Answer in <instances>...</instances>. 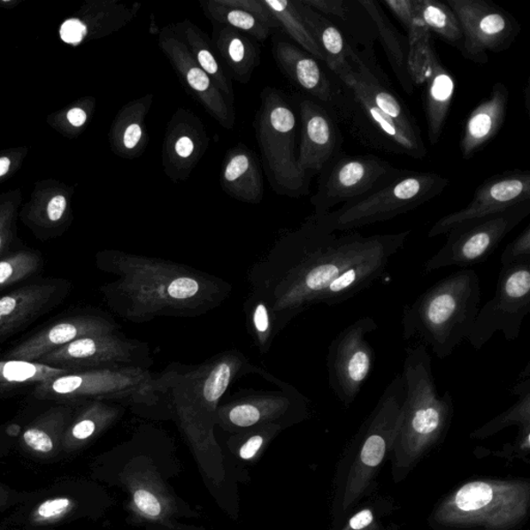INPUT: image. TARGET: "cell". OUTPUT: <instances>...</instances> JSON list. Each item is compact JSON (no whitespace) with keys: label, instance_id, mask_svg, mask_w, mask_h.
Returning <instances> with one entry per match:
<instances>
[{"label":"cell","instance_id":"1","mask_svg":"<svg viewBox=\"0 0 530 530\" xmlns=\"http://www.w3.org/2000/svg\"><path fill=\"white\" fill-rule=\"evenodd\" d=\"M411 234L337 235L314 215L288 240L289 265L285 302L289 316L310 304L342 303L385 275Z\"/></svg>","mask_w":530,"mask_h":530},{"label":"cell","instance_id":"2","mask_svg":"<svg viewBox=\"0 0 530 530\" xmlns=\"http://www.w3.org/2000/svg\"><path fill=\"white\" fill-rule=\"evenodd\" d=\"M480 296L474 271L461 270L443 278L404 306L403 338L417 339L438 358H447L471 334Z\"/></svg>","mask_w":530,"mask_h":530},{"label":"cell","instance_id":"3","mask_svg":"<svg viewBox=\"0 0 530 530\" xmlns=\"http://www.w3.org/2000/svg\"><path fill=\"white\" fill-rule=\"evenodd\" d=\"M253 127L262 170L273 191L290 198L306 196L311 176L297 164V115L291 97L276 88L262 89Z\"/></svg>","mask_w":530,"mask_h":530},{"label":"cell","instance_id":"4","mask_svg":"<svg viewBox=\"0 0 530 530\" xmlns=\"http://www.w3.org/2000/svg\"><path fill=\"white\" fill-rule=\"evenodd\" d=\"M449 185V181L441 174L404 170L399 178L380 190L317 218L333 233H344L417 210L440 196Z\"/></svg>","mask_w":530,"mask_h":530},{"label":"cell","instance_id":"5","mask_svg":"<svg viewBox=\"0 0 530 530\" xmlns=\"http://www.w3.org/2000/svg\"><path fill=\"white\" fill-rule=\"evenodd\" d=\"M403 172L377 156L340 154L320 173L319 188L311 198L314 216H325L337 205L368 196Z\"/></svg>","mask_w":530,"mask_h":530},{"label":"cell","instance_id":"6","mask_svg":"<svg viewBox=\"0 0 530 530\" xmlns=\"http://www.w3.org/2000/svg\"><path fill=\"white\" fill-rule=\"evenodd\" d=\"M530 215V201L501 212L474 219L449 231L448 241L424 265L427 273L483 264L501 245L504 237Z\"/></svg>","mask_w":530,"mask_h":530},{"label":"cell","instance_id":"7","mask_svg":"<svg viewBox=\"0 0 530 530\" xmlns=\"http://www.w3.org/2000/svg\"><path fill=\"white\" fill-rule=\"evenodd\" d=\"M530 312V260L503 266L495 296L479 310L468 342L482 349L497 332L508 341L519 337Z\"/></svg>","mask_w":530,"mask_h":530},{"label":"cell","instance_id":"8","mask_svg":"<svg viewBox=\"0 0 530 530\" xmlns=\"http://www.w3.org/2000/svg\"><path fill=\"white\" fill-rule=\"evenodd\" d=\"M446 4L460 23V52L472 63H488V53L508 50L521 33L520 23L513 15L486 0H447Z\"/></svg>","mask_w":530,"mask_h":530},{"label":"cell","instance_id":"9","mask_svg":"<svg viewBox=\"0 0 530 530\" xmlns=\"http://www.w3.org/2000/svg\"><path fill=\"white\" fill-rule=\"evenodd\" d=\"M377 328L379 326L373 317H362L341 331L328 346V382L346 407L357 398L373 373L375 351L367 337Z\"/></svg>","mask_w":530,"mask_h":530},{"label":"cell","instance_id":"10","mask_svg":"<svg viewBox=\"0 0 530 530\" xmlns=\"http://www.w3.org/2000/svg\"><path fill=\"white\" fill-rule=\"evenodd\" d=\"M272 52L278 69L292 85L326 107L338 121L347 123L350 111L349 90L328 76L319 60L284 40L273 39Z\"/></svg>","mask_w":530,"mask_h":530},{"label":"cell","instance_id":"11","mask_svg":"<svg viewBox=\"0 0 530 530\" xmlns=\"http://www.w3.org/2000/svg\"><path fill=\"white\" fill-rule=\"evenodd\" d=\"M344 85V84H343ZM350 99L349 125L353 136L367 148L422 160L427 148L422 136L408 132L397 121L377 108L362 90L347 84Z\"/></svg>","mask_w":530,"mask_h":530},{"label":"cell","instance_id":"12","mask_svg":"<svg viewBox=\"0 0 530 530\" xmlns=\"http://www.w3.org/2000/svg\"><path fill=\"white\" fill-rule=\"evenodd\" d=\"M530 201V172L511 170L491 176L475 190L471 204L446 215L429 231V237L448 234L458 225L474 219L501 214Z\"/></svg>","mask_w":530,"mask_h":530},{"label":"cell","instance_id":"13","mask_svg":"<svg viewBox=\"0 0 530 530\" xmlns=\"http://www.w3.org/2000/svg\"><path fill=\"white\" fill-rule=\"evenodd\" d=\"M157 44L173 65L187 93L224 129L233 130L236 123L235 106L231 105L214 81L200 68L172 26L161 30Z\"/></svg>","mask_w":530,"mask_h":530},{"label":"cell","instance_id":"14","mask_svg":"<svg viewBox=\"0 0 530 530\" xmlns=\"http://www.w3.org/2000/svg\"><path fill=\"white\" fill-rule=\"evenodd\" d=\"M210 146L205 125L196 114L179 108L168 121L162 144V166L170 181L190 178Z\"/></svg>","mask_w":530,"mask_h":530},{"label":"cell","instance_id":"15","mask_svg":"<svg viewBox=\"0 0 530 530\" xmlns=\"http://www.w3.org/2000/svg\"><path fill=\"white\" fill-rule=\"evenodd\" d=\"M298 112L302 124L297 148L298 167L310 176L320 173L341 154L343 138L339 121L326 107L310 97H301Z\"/></svg>","mask_w":530,"mask_h":530},{"label":"cell","instance_id":"16","mask_svg":"<svg viewBox=\"0 0 530 530\" xmlns=\"http://www.w3.org/2000/svg\"><path fill=\"white\" fill-rule=\"evenodd\" d=\"M64 288L58 281H44L0 297V339L10 337L49 312L65 296Z\"/></svg>","mask_w":530,"mask_h":530},{"label":"cell","instance_id":"17","mask_svg":"<svg viewBox=\"0 0 530 530\" xmlns=\"http://www.w3.org/2000/svg\"><path fill=\"white\" fill-rule=\"evenodd\" d=\"M127 386L126 377L109 369L88 370L65 374L36 385V399L71 404L88 398L109 397Z\"/></svg>","mask_w":530,"mask_h":530},{"label":"cell","instance_id":"18","mask_svg":"<svg viewBox=\"0 0 530 530\" xmlns=\"http://www.w3.org/2000/svg\"><path fill=\"white\" fill-rule=\"evenodd\" d=\"M112 330L106 320L95 316H73L57 321L44 330L23 341L10 350L5 357L18 361L39 362L48 353L77 339L95 334H108Z\"/></svg>","mask_w":530,"mask_h":530},{"label":"cell","instance_id":"19","mask_svg":"<svg viewBox=\"0 0 530 530\" xmlns=\"http://www.w3.org/2000/svg\"><path fill=\"white\" fill-rule=\"evenodd\" d=\"M127 345L111 334H95L73 341L41 357L38 363L69 371L94 370L103 365L123 361Z\"/></svg>","mask_w":530,"mask_h":530},{"label":"cell","instance_id":"20","mask_svg":"<svg viewBox=\"0 0 530 530\" xmlns=\"http://www.w3.org/2000/svg\"><path fill=\"white\" fill-rule=\"evenodd\" d=\"M220 186L225 194L243 204H258L264 200V170L257 154L245 143H237L225 154Z\"/></svg>","mask_w":530,"mask_h":530},{"label":"cell","instance_id":"21","mask_svg":"<svg viewBox=\"0 0 530 530\" xmlns=\"http://www.w3.org/2000/svg\"><path fill=\"white\" fill-rule=\"evenodd\" d=\"M510 90L503 82L493 85L489 97L469 114L463 126L460 150L465 160H471L482 150L499 131L507 119Z\"/></svg>","mask_w":530,"mask_h":530},{"label":"cell","instance_id":"22","mask_svg":"<svg viewBox=\"0 0 530 530\" xmlns=\"http://www.w3.org/2000/svg\"><path fill=\"white\" fill-rule=\"evenodd\" d=\"M424 107L427 119L428 138L432 145L440 142L456 93V81L444 68L432 42L423 64Z\"/></svg>","mask_w":530,"mask_h":530},{"label":"cell","instance_id":"23","mask_svg":"<svg viewBox=\"0 0 530 530\" xmlns=\"http://www.w3.org/2000/svg\"><path fill=\"white\" fill-rule=\"evenodd\" d=\"M298 13L319 45L325 64L334 77L341 82L355 72L357 58L362 52L345 38V35L326 17L303 4L302 0H295Z\"/></svg>","mask_w":530,"mask_h":530},{"label":"cell","instance_id":"24","mask_svg":"<svg viewBox=\"0 0 530 530\" xmlns=\"http://www.w3.org/2000/svg\"><path fill=\"white\" fill-rule=\"evenodd\" d=\"M211 44L227 65L229 77L241 84H248L261 64L257 42L240 30L212 23Z\"/></svg>","mask_w":530,"mask_h":530},{"label":"cell","instance_id":"25","mask_svg":"<svg viewBox=\"0 0 530 530\" xmlns=\"http://www.w3.org/2000/svg\"><path fill=\"white\" fill-rule=\"evenodd\" d=\"M75 408L59 404L49 408L27 426L20 436L21 447L30 455L42 459H51L63 454L62 442Z\"/></svg>","mask_w":530,"mask_h":530},{"label":"cell","instance_id":"26","mask_svg":"<svg viewBox=\"0 0 530 530\" xmlns=\"http://www.w3.org/2000/svg\"><path fill=\"white\" fill-rule=\"evenodd\" d=\"M155 102L154 94H146L121 109L113 129V149L124 158L142 157L150 143L146 119Z\"/></svg>","mask_w":530,"mask_h":530},{"label":"cell","instance_id":"27","mask_svg":"<svg viewBox=\"0 0 530 530\" xmlns=\"http://www.w3.org/2000/svg\"><path fill=\"white\" fill-rule=\"evenodd\" d=\"M302 3L328 20L342 23L339 29L353 46L363 45L368 52L373 51L376 27L357 0H302Z\"/></svg>","mask_w":530,"mask_h":530},{"label":"cell","instance_id":"28","mask_svg":"<svg viewBox=\"0 0 530 530\" xmlns=\"http://www.w3.org/2000/svg\"><path fill=\"white\" fill-rule=\"evenodd\" d=\"M357 2L373 21L377 38L380 39L383 49H385L388 63L391 65L401 88L408 95H412L416 87H414L410 69H408L407 38L394 27L380 3L374 2V0H357Z\"/></svg>","mask_w":530,"mask_h":530},{"label":"cell","instance_id":"29","mask_svg":"<svg viewBox=\"0 0 530 530\" xmlns=\"http://www.w3.org/2000/svg\"><path fill=\"white\" fill-rule=\"evenodd\" d=\"M172 27L176 35L184 42L200 68L210 76L231 105L234 106L235 95L233 82H231L227 73L225 72L220 58L217 57L215 49L206 33L197 24L188 19L182 20Z\"/></svg>","mask_w":530,"mask_h":530},{"label":"cell","instance_id":"30","mask_svg":"<svg viewBox=\"0 0 530 530\" xmlns=\"http://www.w3.org/2000/svg\"><path fill=\"white\" fill-rule=\"evenodd\" d=\"M387 8L406 30L408 41V69L414 87L422 85L423 64L432 44L431 32L419 14L416 0H385Z\"/></svg>","mask_w":530,"mask_h":530},{"label":"cell","instance_id":"31","mask_svg":"<svg viewBox=\"0 0 530 530\" xmlns=\"http://www.w3.org/2000/svg\"><path fill=\"white\" fill-rule=\"evenodd\" d=\"M199 7L211 23L224 24V26L234 27L251 36L255 41L265 42L272 35L273 29L254 15L241 9L229 7V5L222 4L221 0L200 2Z\"/></svg>","mask_w":530,"mask_h":530},{"label":"cell","instance_id":"32","mask_svg":"<svg viewBox=\"0 0 530 530\" xmlns=\"http://www.w3.org/2000/svg\"><path fill=\"white\" fill-rule=\"evenodd\" d=\"M264 3L275 18L279 28H281L310 56L325 62L319 45L316 44L302 16L298 13L295 0H264Z\"/></svg>","mask_w":530,"mask_h":530},{"label":"cell","instance_id":"33","mask_svg":"<svg viewBox=\"0 0 530 530\" xmlns=\"http://www.w3.org/2000/svg\"><path fill=\"white\" fill-rule=\"evenodd\" d=\"M420 18L431 33L461 51L463 34L458 18L446 3L440 0H416Z\"/></svg>","mask_w":530,"mask_h":530},{"label":"cell","instance_id":"34","mask_svg":"<svg viewBox=\"0 0 530 530\" xmlns=\"http://www.w3.org/2000/svg\"><path fill=\"white\" fill-rule=\"evenodd\" d=\"M111 412L105 406L94 403L73 416L63 437L62 452L70 454L93 438L105 426Z\"/></svg>","mask_w":530,"mask_h":530},{"label":"cell","instance_id":"35","mask_svg":"<svg viewBox=\"0 0 530 530\" xmlns=\"http://www.w3.org/2000/svg\"><path fill=\"white\" fill-rule=\"evenodd\" d=\"M70 373L69 371L36 362L18 359L0 361V385L3 386H36Z\"/></svg>","mask_w":530,"mask_h":530},{"label":"cell","instance_id":"36","mask_svg":"<svg viewBox=\"0 0 530 530\" xmlns=\"http://www.w3.org/2000/svg\"><path fill=\"white\" fill-rule=\"evenodd\" d=\"M42 261L33 252H17L0 259V291L40 271Z\"/></svg>","mask_w":530,"mask_h":530},{"label":"cell","instance_id":"37","mask_svg":"<svg viewBox=\"0 0 530 530\" xmlns=\"http://www.w3.org/2000/svg\"><path fill=\"white\" fill-rule=\"evenodd\" d=\"M493 491L488 484L473 482L462 487L456 495V504L465 511H478L492 501Z\"/></svg>","mask_w":530,"mask_h":530},{"label":"cell","instance_id":"38","mask_svg":"<svg viewBox=\"0 0 530 530\" xmlns=\"http://www.w3.org/2000/svg\"><path fill=\"white\" fill-rule=\"evenodd\" d=\"M231 376H233V370H231L230 365L228 363L219 364L204 382V396L206 401L215 403L220 399L227 392Z\"/></svg>","mask_w":530,"mask_h":530},{"label":"cell","instance_id":"39","mask_svg":"<svg viewBox=\"0 0 530 530\" xmlns=\"http://www.w3.org/2000/svg\"><path fill=\"white\" fill-rule=\"evenodd\" d=\"M530 260V225L505 247L502 254L503 266L517 264V262Z\"/></svg>","mask_w":530,"mask_h":530},{"label":"cell","instance_id":"40","mask_svg":"<svg viewBox=\"0 0 530 530\" xmlns=\"http://www.w3.org/2000/svg\"><path fill=\"white\" fill-rule=\"evenodd\" d=\"M222 4L229 7L241 9L254 15L262 23L271 29L279 28L275 18L273 17L269 9L265 7L264 0H221Z\"/></svg>","mask_w":530,"mask_h":530},{"label":"cell","instance_id":"41","mask_svg":"<svg viewBox=\"0 0 530 530\" xmlns=\"http://www.w3.org/2000/svg\"><path fill=\"white\" fill-rule=\"evenodd\" d=\"M387 449V443L385 437H383L379 432H373L365 441L361 459L365 465L376 466L379 465L383 456H385Z\"/></svg>","mask_w":530,"mask_h":530},{"label":"cell","instance_id":"42","mask_svg":"<svg viewBox=\"0 0 530 530\" xmlns=\"http://www.w3.org/2000/svg\"><path fill=\"white\" fill-rule=\"evenodd\" d=\"M168 295L174 300H188L198 294L199 284L196 280L181 277L173 280L168 286Z\"/></svg>","mask_w":530,"mask_h":530},{"label":"cell","instance_id":"43","mask_svg":"<svg viewBox=\"0 0 530 530\" xmlns=\"http://www.w3.org/2000/svg\"><path fill=\"white\" fill-rule=\"evenodd\" d=\"M231 423L239 427H250L260 419V411L251 404L237 405L229 412Z\"/></svg>","mask_w":530,"mask_h":530},{"label":"cell","instance_id":"44","mask_svg":"<svg viewBox=\"0 0 530 530\" xmlns=\"http://www.w3.org/2000/svg\"><path fill=\"white\" fill-rule=\"evenodd\" d=\"M134 503H135L136 507L145 515L157 517L161 514L162 507L160 502L149 491L143 489L137 490L135 495H134Z\"/></svg>","mask_w":530,"mask_h":530},{"label":"cell","instance_id":"45","mask_svg":"<svg viewBox=\"0 0 530 530\" xmlns=\"http://www.w3.org/2000/svg\"><path fill=\"white\" fill-rule=\"evenodd\" d=\"M88 34V28L85 24L78 19L65 21L60 28V36L68 42V44L78 45Z\"/></svg>","mask_w":530,"mask_h":530},{"label":"cell","instance_id":"46","mask_svg":"<svg viewBox=\"0 0 530 530\" xmlns=\"http://www.w3.org/2000/svg\"><path fill=\"white\" fill-rule=\"evenodd\" d=\"M26 496L27 495H21V493L0 484V511L8 510L13 505L17 507Z\"/></svg>","mask_w":530,"mask_h":530},{"label":"cell","instance_id":"47","mask_svg":"<svg viewBox=\"0 0 530 530\" xmlns=\"http://www.w3.org/2000/svg\"><path fill=\"white\" fill-rule=\"evenodd\" d=\"M66 209V200L64 196L54 197L47 207V217L50 222L56 223L63 218Z\"/></svg>","mask_w":530,"mask_h":530},{"label":"cell","instance_id":"48","mask_svg":"<svg viewBox=\"0 0 530 530\" xmlns=\"http://www.w3.org/2000/svg\"><path fill=\"white\" fill-rule=\"evenodd\" d=\"M253 321L256 331H257L260 334H265L267 330H269V313H267L265 304L259 303L258 306L255 308Z\"/></svg>","mask_w":530,"mask_h":530},{"label":"cell","instance_id":"49","mask_svg":"<svg viewBox=\"0 0 530 530\" xmlns=\"http://www.w3.org/2000/svg\"><path fill=\"white\" fill-rule=\"evenodd\" d=\"M262 443H264V438H262V436L256 435L250 438L240 450L241 458L243 460L252 459L253 457L257 454Z\"/></svg>","mask_w":530,"mask_h":530},{"label":"cell","instance_id":"50","mask_svg":"<svg viewBox=\"0 0 530 530\" xmlns=\"http://www.w3.org/2000/svg\"><path fill=\"white\" fill-rule=\"evenodd\" d=\"M373 520V513L370 511L365 510L361 511V513L357 514L350 520V527L352 529H362L365 526H368L371 522Z\"/></svg>","mask_w":530,"mask_h":530},{"label":"cell","instance_id":"51","mask_svg":"<svg viewBox=\"0 0 530 530\" xmlns=\"http://www.w3.org/2000/svg\"><path fill=\"white\" fill-rule=\"evenodd\" d=\"M68 119L71 125L81 127L88 119V114L81 108H73L68 113Z\"/></svg>","mask_w":530,"mask_h":530},{"label":"cell","instance_id":"52","mask_svg":"<svg viewBox=\"0 0 530 530\" xmlns=\"http://www.w3.org/2000/svg\"><path fill=\"white\" fill-rule=\"evenodd\" d=\"M12 447H13V438L9 431L0 430V459L10 452Z\"/></svg>","mask_w":530,"mask_h":530},{"label":"cell","instance_id":"53","mask_svg":"<svg viewBox=\"0 0 530 530\" xmlns=\"http://www.w3.org/2000/svg\"><path fill=\"white\" fill-rule=\"evenodd\" d=\"M11 161L9 157H0V176L9 172Z\"/></svg>","mask_w":530,"mask_h":530},{"label":"cell","instance_id":"54","mask_svg":"<svg viewBox=\"0 0 530 530\" xmlns=\"http://www.w3.org/2000/svg\"><path fill=\"white\" fill-rule=\"evenodd\" d=\"M530 84L527 82L526 88H524V95H526V105L527 111H529V94H530Z\"/></svg>","mask_w":530,"mask_h":530},{"label":"cell","instance_id":"55","mask_svg":"<svg viewBox=\"0 0 530 530\" xmlns=\"http://www.w3.org/2000/svg\"><path fill=\"white\" fill-rule=\"evenodd\" d=\"M13 387H8V386H3L0 385V395H3L4 393H8L10 391H12V389H13Z\"/></svg>","mask_w":530,"mask_h":530}]
</instances>
